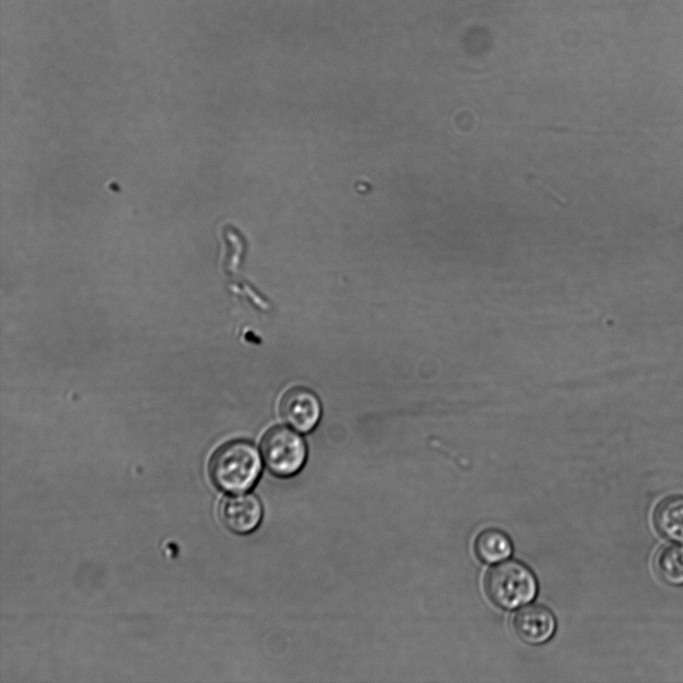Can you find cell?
<instances>
[{
	"label": "cell",
	"mask_w": 683,
	"mask_h": 683,
	"mask_svg": "<svg viewBox=\"0 0 683 683\" xmlns=\"http://www.w3.org/2000/svg\"><path fill=\"white\" fill-rule=\"evenodd\" d=\"M655 566L659 576L671 585H683V544L662 548L657 554Z\"/></svg>",
	"instance_id": "obj_9"
},
{
	"label": "cell",
	"mask_w": 683,
	"mask_h": 683,
	"mask_svg": "<svg viewBox=\"0 0 683 683\" xmlns=\"http://www.w3.org/2000/svg\"><path fill=\"white\" fill-rule=\"evenodd\" d=\"M280 414L288 425L302 433H308L319 423L322 407L314 392L304 387H295L282 397Z\"/></svg>",
	"instance_id": "obj_4"
},
{
	"label": "cell",
	"mask_w": 683,
	"mask_h": 683,
	"mask_svg": "<svg viewBox=\"0 0 683 683\" xmlns=\"http://www.w3.org/2000/svg\"><path fill=\"white\" fill-rule=\"evenodd\" d=\"M512 624L517 636L530 645L547 642L556 630L553 613L540 604H530L519 609L513 617Z\"/></svg>",
	"instance_id": "obj_6"
},
{
	"label": "cell",
	"mask_w": 683,
	"mask_h": 683,
	"mask_svg": "<svg viewBox=\"0 0 683 683\" xmlns=\"http://www.w3.org/2000/svg\"><path fill=\"white\" fill-rule=\"evenodd\" d=\"M263 509L253 494L227 496L220 504L219 517L224 526L236 534H248L260 524Z\"/></svg>",
	"instance_id": "obj_5"
},
{
	"label": "cell",
	"mask_w": 683,
	"mask_h": 683,
	"mask_svg": "<svg viewBox=\"0 0 683 683\" xmlns=\"http://www.w3.org/2000/svg\"><path fill=\"white\" fill-rule=\"evenodd\" d=\"M484 590L492 603L502 609H515L530 603L538 591L533 572L518 560H504L488 570Z\"/></svg>",
	"instance_id": "obj_2"
},
{
	"label": "cell",
	"mask_w": 683,
	"mask_h": 683,
	"mask_svg": "<svg viewBox=\"0 0 683 683\" xmlns=\"http://www.w3.org/2000/svg\"><path fill=\"white\" fill-rule=\"evenodd\" d=\"M513 550L508 535L496 528L481 531L474 541V552L483 563L493 564L507 559Z\"/></svg>",
	"instance_id": "obj_8"
},
{
	"label": "cell",
	"mask_w": 683,
	"mask_h": 683,
	"mask_svg": "<svg viewBox=\"0 0 683 683\" xmlns=\"http://www.w3.org/2000/svg\"><path fill=\"white\" fill-rule=\"evenodd\" d=\"M261 451L266 467L279 477H290L298 473L307 458L303 438L284 426L273 427L265 433Z\"/></svg>",
	"instance_id": "obj_3"
},
{
	"label": "cell",
	"mask_w": 683,
	"mask_h": 683,
	"mask_svg": "<svg viewBox=\"0 0 683 683\" xmlns=\"http://www.w3.org/2000/svg\"><path fill=\"white\" fill-rule=\"evenodd\" d=\"M533 181H534V183H536L537 185H539L544 191L550 192V194H551L552 196H554L557 200H559V201H561V202H563V203L566 202V199H565L562 195L557 194L556 192H554L552 189H550L547 185H545V184L542 183L541 181H539V180H537V179H533Z\"/></svg>",
	"instance_id": "obj_10"
},
{
	"label": "cell",
	"mask_w": 683,
	"mask_h": 683,
	"mask_svg": "<svg viewBox=\"0 0 683 683\" xmlns=\"http://www.w3.org/2000/svg\"><path fill=\"white\" fill-rule=\"evenodd\" d=\"M261 468L258 450L245 440H233L220 446L208 465L213 484L230 493L251 489L260 476Z\"/></svg>",
	"instance_id": "obj_1"
},
{
	"label": "cell",
	"mask_w": 683,
	"mask_h": 683,
	"mask_svg": "<svg viewBox=\"0 0 683 683\" xmlns=\"http://www.w3.org/2000/svg\"><path fill=\"white\" fill-rule=\"evenodd\" d=\"M654 523L667 539L683 544V496H672L659 503Z\"/></svg>",
	"instance_id": "obj_7"
}]
</instances>
